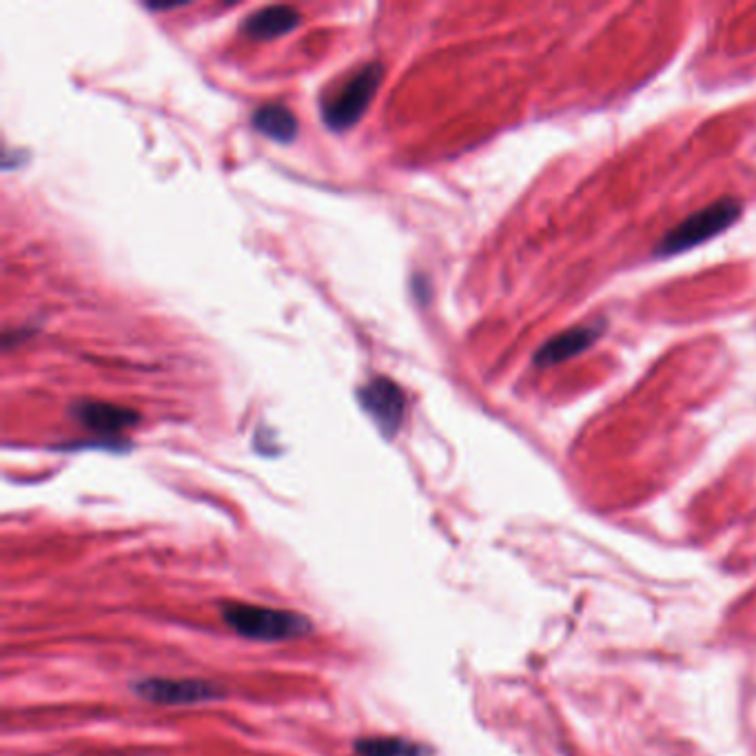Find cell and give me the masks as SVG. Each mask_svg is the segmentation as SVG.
<instances>
[{
	"instance_id": "1",
	"label": "cell",
	"mask_w": 756,
	"mask_h": 756,
	"mask_svg": "<svg viewBox=\"0 0 756 756\" xmlns=\"http://www.w3.org/2000/svg\"><path fill=\"white\" fill-rule=\"evenodd\" d=\"M222 619L235 634L266 643L297 638L313 630L304 614L255 603H224Z\"/></svg>"
},
{
	"instance_id": "2",
	"label": "cell",
	"mask_w": 756,
	"mask_h": 756,
	"mask_svg": "<svg viewBox=\"0 0 756 756\" xmlns=\"http://www.w3.org/2000/svg\"><path fill=\"white\" fill-rule=\"evenodd\" d=\"M740 211H743V206L734 197H721V200L707 204L705 208L692 213L681 224L670 228L656 242L654 255L656 257H670V255L689 251L696 244H703V242L712 239L714 235H718L727 226H732L738 219Z\"/></svg>"
},
{
	"instance_id": "3",
	"label": "cell",
	"mask_w": 756,
	"mask_h": 756,
	"mask_svg": "<svg viewBox=\"0 0 756 756\" xmlns=\"http://www.w3.org/2000/svg\"><path fill=\"white\" fill-rule=\"evenodd\" d=\"M384 75V67L379 62H370L361 67L344 89L324 106V122L333 131H346L359 122L364 111L368 109L379 82Z\"/></svg>"
},
{
	"instance_id": "4",
	"label": "cell",
	"mask_w": 756,
	"mask_h": 756,
	"mask_svg": "<svg viewBox=\"0 0 756 756\" xmlns=\"http://www.w3.org/2000/svg\"><path fill=\"white\" fill-rule=\"evenodd\" d=\"M133 692L157 705H200L226 696L219 685L195 678H142L133 683Z\"/></svg>"
},
{
	"instance_id": "5",
	"label": "cell",
	"mask_w": 756,
	"mask_h": 756,
	"mask_svg": "<svg viewBox=\"0 0 756 756\" xmlns=\"http://www.w3.org/2000/svg\"><path fill=\"white\" fill-rule=\"evenodd\" d=\"M361 408L375 419L386 437H392L401 426L406 412V399L399 386L386 377H372L359 388Z\"/></svg>"
},
{
	"instance_id": "6",
	"label": "cell",
	"mask_w": 756,
	"mask_h": 756,
	"mask_svg": "<svg viewBox=\"0 0 756 756\" xmlns=\"http://www.w3.org/2000/svg\"><path fill=\"white\" fill-rule=\"evenodd\" d=\"M605 330V321H588V324H579L572 328L561 330L559 335H554L552 339H548L537 353H534V366L537 368H550L556 364H563L576 355H581L583 350H588Z\"/></svg>"
},
{
	"instance_id": "7",
	"label": "cell",
	"mask_w": 756,
	"mask_h": 756,
	"mask_svg": "<svg viewBox=\"0 0 756 756\" xmlns=\"http://www.w3.org/2000/svg\"><path fill=\"white\" fill-rule=\"evenodd\" d=\"M73 417L84 428L100 435H115L140 421V415L135 410L104 401H80L73 406Z\"/></svg>"
},
{
	"instance_id": "8",
	"label": "cell",
	"mask_w": 756,
	"mask_h": 756,
	"mask_svg": "<svg viewBox=\"0 0 756 756\" xmlns=\"http://www.w3.org/2000/svg\"><path fill=\"white\" fill-rule=\"evenodd\" d=\"M302 16L295 7L288 4H270L264 7L242 20V33L255 40H270L293 31L299 24Z\"/></svg>"
},
{
	"instance_id": "9",
	"label": "cell",
	"mask_w": 756,
	"mask_h": 756,
	"mask_svg": "<svg viewBox=\"0 0 756 756\" xmlns=\"http://www.w3.org/2000/svg\"><path fill=\"white\" fill-rule=\"evenodd\" d=\"M253 126L277 142H293L297 137V118L284 104H264L253 113Z\"/></svg>"
},
{
	"instance_id": "10",
	"label": "cell",
	"mask_w": 756,
	"mask_h": 756,
	"mask_svg": "<svg viewBox=\"0 0 756 756\" xmlns=\"http://www.w3.org/2000/svg\"><path fill=\"white\" fill-rule=\"evenodd\" d=\"M357 756H432L428 745L399 736H368L353 743Z\"/></svg>"
}]
</instances>
